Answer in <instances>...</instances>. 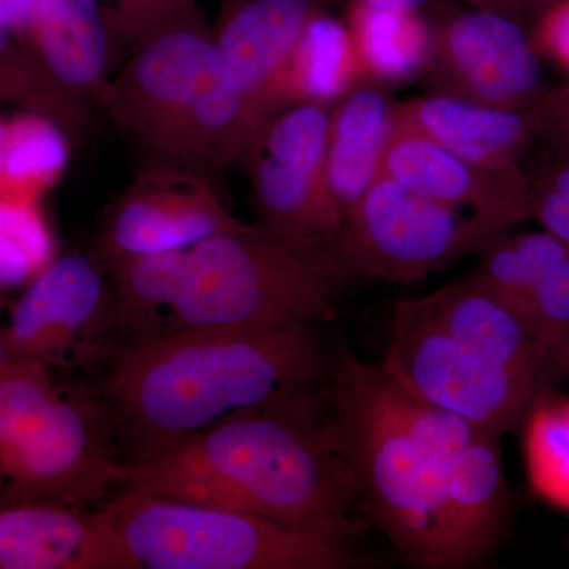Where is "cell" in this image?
Instances as JSON below:
<instances>
[{"instance_id": "cell-30", "label": "cell", "mask_w": 569, "mask_h": 569, "mask_svg": "<svg viewBox=\"0 0 569 569\" xmlns=\"http://www.w3.org/2000/svg\"><path fill=\"white\" fill-rule=\"evenodd\" d=\"M61 396V389L52 383L50 367L7 362L0 370V445L40 425Z\"/></svg>"}, {"instance_id": "cell-3", "label": "cell", "mask_w": 569, "mask_h": 569, "mask_svg": "<svg viewBox=\"0 0 569 569\" xmlns=\"http://www.w3.org/2000/svg\"><path fill=\"white\" fill-rule=\"evenodd\" d=\"M329 411L326 433L355 479L359 507L403 560L445 569L482 559L408 426L402 388L383 366L340 347Z\"/></svg>"}, {"instance_id": "cell-21", "label": "cell", "mask_w": 569, "mask_h": 569, "mask_svg": "<svg viewBox=\"0 0 569 569\" xmlns=\"http://www.w3.org/2000/svg\"><path fill=\"white\" fill-rule=\"evenodd\" d=\"M395 111L387 86L369 78L355 82L331 104L326 182L342 219L380 178Z\"/></svg>"}, {"instance_id": "cell-34", "label": "cell", "mask_w": 569, "mask_h": 569, "mask_svg": "<svg viewBox=\"0 0 569 569\" xmlns=\"http://www.w3.org/2000/svg\"><path fill=\"white\" fill-rule=\"evenodd\" d=\"M531 36L542 58L569 73V0H557L542 14Z\"/></svg>"}, {"instance_id": "cell-14", "label": "cell", "mask_w": 569, "mask_h": 569, "mask_svg": "<svg viewBox=\"0 0 569 569\" xmlns=\"http://www.w3.org/2000/svg\"><path fill=\"white\" fill-rule=\"evenodd\" d=\"M408 426L436 468L449 507L481 557L507 518V486L497 437L467 419L427 406L402 389Z\"/></svg>"}, {"instance_id": "cell-29", "label": "cell", "mask_w": 569, "mask_h": 569, "mask_svg": "<svg viewBox=\"0 0 569 569\" xmlns=\"http://www.w3.org/2000/svg\"><path fill=\"white\" fill-rule=\"evenodd\" d=\"M54 254L40 203L0 200V288L32 282Z\"/></svg>"}, {"instance_id": "cell-15", "label": "cell", "mask_w": 569, "mask_h": 569, "mask_svg": "<svg viewBox=\"0 0 569 569\" xmlns=\"http://www.w3.org/2000/svg\"><path fill=\"white\" fill-rule=\"evenodd\" d=\"M426 299L451 335L490 365L545 389L569 372V336L549 331L473 276Z\"/></svg>"}, {"instance_id": "cell-7", "label": "cell", "mask_w": 569, "mask_h": 569, "mask_svg": "<svg viewBox=\"0 0 569 569\" xmlns=\"http://www.w3.org/2000/svg\"><path fill=\"white\" fill-rule=\"evenodd\" d=\"M503 227L380 176L329 239L347 276L403 283L481 253Z\"/></svg>"}, {"instance_id": "cell-35", "label": "cell", "mask_w": 569, "mask_h": 569, "mask_svg": "<svg viewBox=\"0 0 569 569\" xmlns=\"http://www.w3.org/2000/svg\"><path fill=\"white\" fill-rule=\"evenodd\" d=\"M468 7L496 11L519 21L533 33L535 26L557 0H463Z\"/></svg>"}, {"instance_id": "cell-25", "label": "cell", "mask_w": 569, "mask_h": 569, "mask_svg": "<svg viewBox=\"0 0 569 569\" xmlns=\"http://www.w3.org/2000/svg\"><path fill=\"white\" fill-rule=\"evenodd\" d=\"M69 137L43 112L22 110L7 118L0 200L40 203L66 171Z\"/></svg>"}, {"instance_id": "cell-9", "label": "cell", "mask_w": 569, "mask_h": 569, "mask_svg": "<svg viewBox=\"0 0 569 569\" xmlns=\"http://www.w3.org/2000/svg\"><path fill=\"white\" fill-rule=\"evenodd\" d=\"M114 441L104 403L62 395L40 425L0 445V507L88 508L112 485H122L126 460Z\"/></svg>"}, {"instance_id": "cell-1", "label": "cell", "mask_w": 569, "mask_h": 569, "mask_svg": "<svg viewBox=\"0 0 569 569\" xmlns=\"http://www.w3.org/2000/svg\"><path fill=\"white\" fill-rule=\"evenodd\" d=\"M325 373L312 325L176 329L119 351L103 403L134 462L238 415L302 402Z\"/></svg>"}, {"instance_id": "cell-22", "label": "cell", "mask_w": 569, "mask_h": 569, "mask_svg": "<svg viewBox=\"0 0 569 569\" xmlns=\"http://www.w3.org/2000/svg\"><path fill=\"white\" fill-rule=\"evenodd\" d=\"M362 78L350 28L325 10L318 11L277 80L271 116L296 103L332 104Z\"/></svg>"}, {"instance_id": "cell-12", "label": "cell", "mask_w": 569, "mask_h": 569, "mask_svg": "<svg viewBox=\"0 0 569 569\" xmlns=\"http://www.w3.org/2000/svg\"><path fill=\"white\" fill-rule=\"evenodd\" d=\"M247 224L227 208L211 179L146 163L104 213L100 258L190 249Z\"/></svg>"}, {"instance_id": "cell-18", "label": "cell", "mask_w": 569, "mask_h": 569, "mask_svg": "<svg viewBox=\"0 0 569 569\" xmlns=\"http://www.w3.org/2000/svg\"><path fill=\"white\" fill-rule=\"evenodd\" d=\"M0 569H132L107 505L0 507Z\"/></svg>"}, {"instance_id": "cell-8", "label": "cell", "mask_w": 569, "mask_h": 569, "mask_svg": "<svg viewBox=\"0 0 569 569\" xmlns=\"http://www.w3.org/2000/svg\"><path fill=\"white\" fill-rule=\"evenodd\" d=\"M381 366L415 399L467 419L497 438L518 425L548 391L463 346L426 298L396 302Z\"/></svg>"}, {"instance_id": "cell-11", "label": "cell", "mask_w": 569, "mask_h": 569, "mask_svg": "<svg viewBox=\"0 0 569 569\" xmlns=\"http://www.w3.org/2000/svg\"><path fill=\"white\" fill-rule=\"evenodd\" d=\"M426 74L433 92L467 102L523 110L550 92L530 29L496 11L438 10Z\"/></svg>"}, {"instance_id": "cell-19", "label": "cell", "mask_w": 569, "mask_h": 569, "mask_svg": "<svg viewBox=\"0 0 569 569\" xmlns=\"http://www.w3.org/2000/svg\"><path fill=\"white\" fill-rule=\"evenodd\" d=\"M325 0H227L213 40L241 82L254 114L271 116L284 63Z\"/></svg>"}, {"instance_id": "cell-40", "label": "cell", "mask_w": 569, "mask_h": 569, "mask_svg": "<svg viewBox=\"0 0 569 569\" xmlns=\"http://www.w3.org/2000/svg\"><path fill=\"white\" fill-rule=\"evenodd\" d=\"M7 365L6 342H3V331H0V370Z\"/></svg>"}, {"instance_id": "cell-38", "label": "cell", "mask_w": 569, "mask_h": 569, "mask_svg": "<svg viewBox=\"0 0 569 569\" xmlns=\"http://www.w3.org/2000/svg\"><path fill=\"white\" fill-rule=\"evenodd\" d=\"M553 103H556L553 138L569 148V84L563 91L553 92Z\"/></svg>"}, {"instance_id": "cell-23", "label": "cell", "mask_w": 569, "mask_h": 569, "mask_svg": "<svg viewBox=\"0 0 569 569\" xmlns=\"http://www.w3.org/2000/svg\"><path fill=\"white\" fill-rule=\"evenodd\" d=\"M187 249L102 258L111 279L110 329L129 336V343L168 331L181 287Z\"/></svg>"}, {"instance_id": "cell-33", "label": "cell", "mask_w": 569, "mask_h": 569, "mask_svg": "<svg viewBox=\"0 0 569 569\" xmlns=\"http://www.w3.org/2000/svg\"><path fill=\"white\" fill-rule=\"evenodd\" d=\"M515 306L549 331L569 336V254Z\"/></svg>"}, {"instance_id": "cell-37", "label": "cell", "mask_w": 569, "mask_h": 569, "mask_svg": "<svg viewBox=\"0 0 569 569\" xmlns=\"http://www.w3.org/2000/svg\"><path fill=\"white\" fill-rule=\"evenodd\" d=\"M370 9L397 11V13L426 14L443 9L441 0H355Z\"/></svg>"}, {"instance_id": "cell-32", "label": "cell", "mask_w": 569, "mask_h": 569, "mask_svg": "<svg viewBox=\"0 0 569 569\" xmlns=\"http://www.w3.org/2000/svg\"><path fill=\"white\" fill-rule=\"evenodd\" d=\"M531 219L569 246V156L530 181Z\"/></svg>"}, {"instance_id": "cell-13", "label": "cell", "mask_w": 569, "mask_h": 569, "mask_svg": "<svg viewBox=\"0 0 569 569\" xmlns=\"http://www.w3.org/2000/svg\"><path fill=\"white\" fill-rule=\"evenodd\" d=\"M102 258H54L13 307L3 331L7 362L47 367L82 361L110 329V288Z\"/></svg>"}, {"instance_id": "cell-20", "label": "cell", "mask_w": 569, "mask_h": 569, "mask_svg": "<svg viewBox=\"0 0 569 569\" xmlns=\"http://www.w3.org/2000/svg\"><path fill=\"white\" fill-rule=\"evenodd\" d=\"M28 50L67 97L99 104L114 50L100 0H39Z\"/></svg>"}, {"instance_id": "cell-41", "label": "cell", "mask_w": 569, "mask_h": 569, "mask_svg": "<svg viewBox=\"0 0 569 569\" xmlns=\"http://www.w3.org/2000/svg\"><path fill=\"white\" fill-rule=\"evenodd\" d=\"M0 290H2V288H0Z\"/></svg>"}, {"instance_id": "cell-16", "label": "cell", "mask_w": 569, "mask_h": 569, "mask_svg": "<svg viewBox=\"0 0 569 569\" xmlns=\"http://www.w3.org/2000/svg\"><path fill=\"white\" fill-rule=\"evenodd\" d=\"M380 176L438 203L478 213L507 231L531 219L530 179L522 168L471 162L396 119Z\"/></svg>"}, {"instance_id": "cell-4", "label": "cell", "mask_w": 569, "mask_h": 569, "mask_svg": "<svg viewBox=\"0 0 569 569\" xmlns=\"http://www.w3.org/2000/svg\"><path fill=\"white\" fill-rule=\"evenodd\" d=\"M309 411L307 400L249 411L183 443L227 481L238 511L348 541L355 479Z\"/></svg>"}, {"instance_id": "cell-39", "label": "cell", "mask_w": 569, "mask_h": 569, "mask_svg": "<svg viewBox=\"0 0 569 569\" xmlns=\"http://www.w3.org/2000/svg\"><path fill=\"white\" fill-rule=\"evenodd\" d=\"M7 118H0V176H2L3 142H6Z\"/></svg>"}, {"instance_id": "cell-36", "label": "cell", "mask_w": 569, "mask_h": 569, "mask_svg": "<svg viewBox=\"0 0 569 569\" xmlns=\"http://www.w3.org/2000/svg\"><path fill=\"white\" fill-rule=\"evenodd\" d=\"M39 0H0V21L28 48Z\"/></svg>"}, {"instance_id": "cell-26", "label": "cell", "mask_w": 569, "mask_h": 569, "mask_svg": "<svg viewBox=\"0 0 569 569\" xmlns=\"http://www.w3.org/2000/svg\"><path fill=\"white\" fill-rule=\"evenodd\" d=\"M473 276L490 290L518 305L569 254V246L541 230L535 233L501 236L488 249Z\"/></svg>"}, {"instance_id": "cell-31", "label": "cell", "mask_w": 569, "mask_h": 569, "mask_svg": "<svg viewBox=\"0 0 569 569\" xmlns=\"http://www.w3.org/2000/svg\"><path fill=\"white\" fill-rule=\"evenodd\" d=\"M114 44L133 51L156 33L183 22L204 21L198 0H104Z\"/></svg>"}, {"instance_id": "cell-17", "label": "cell", "mask_w": 569, "mask_h": 569, "mask_svg": "<svg viewBox=\"0 0 569 569\" xmlns=\"http://www.w3.org/2000/svg\"><path fill=\"white\" fill-rule=\"evenodd\" d=\"M396 121L475 163L520 168L539 138L553 137V92L523 110H500L443 93L397 103Z\"/></svg>"}, {"instance_id": "cell-2", "label": "cell", "mask_w": 569, "mask_h": 569, "mask_svg": "<svg viewBox=\"0 0 569 569\" xmlns=\"http://www.w3.org/2000/svg\"><path fill=\"white\" fill-rule=\"evenodd\" d=\"M99 107L144 156L216 182L244 162L263 123L208 22L173 26L142 41L111 74Z\"/></svg>"}, {"instance_id": "cell-10", "label": "cell", "mask_w": 569, "mask_h": 569, "mask_svg": "<svg viewBox=\"0 0 569 569\" xmlns=\"http://www.w3.org/2000/svg\"><path fill=\"white\" fill-rule=\"evenodd\" d=\"M331 104H290L266 119L244 163L252 181L254 227L274 238L328 242L343 219L326 182Z\"/></svg>"}, {"instance_id": "cell-6", "label": "cell", "mask_w": 569, "mask_h": 569, "mask_svg": "<svg viewBox=\"0 0 569 569\" xmlns=\"http://www.w3.org/2000/svg\"><path fill=\"white\" fill-rule=\"evenodd\" d=\"M132 569H347L366 565L346 539L261 516L123 489L107 501Z\"/></svg>"}, {"instance_id": "cell-24", "label": "cell", "mask_w": 569, "mask_h": 569, "mask_svg": "<svg viewBox=\"0 0 569 569\" xmlns=\"http://www.w3.org/2000/svg\"><path fill=\"white\" fill-rule=\"evenodd\" d=\"M348 28L369 80L387 86L426 73L433 31L425 14L370 9L353 0Z\"/></svg>"}, {"instance_id": "cell-5", "label": "cell", "mask_w": 569, "mask_h": 569, "mask_svg": "<svg viewBox=\"0 0 569 569\" xmlns=\"http://www.w3.org/2000/svg\"><path fill=\"white\" fill-rule=\"evenodd\" d=\"M346 277L329 241H287L249 223L187 249L167 332L329 321Z\"/></svg>"}, {"instance_id": "cell-27", "label": "cell", "mask_w": 569, "mask_h": 569, "mask_svg": "<svg viewBox=\"0 0 569 569\" xmlns=\"http://www.w3.org/2000/svg\"><path fill=\"white\" fill-rule=\"evenodd\" d=\"M0 103L43 112L70 134L88 129L89 110L52 84L31 51L0 21Z\"/></svg>"}, {"instance_id": "cell-28", "label": "cell", "mask_w": 569, "mask_h": 569, "mask_svg": "<svg viewBox=\"0 0 569 569\" xmlns=\"http://www.w3.org/2000/svg\"><path fill=\"white\" fill-rule=\"evenodd\" d=\"M526 463L539 496L569 511V399L538 400L526 427Z\"/></svg>"}]
</instances>
